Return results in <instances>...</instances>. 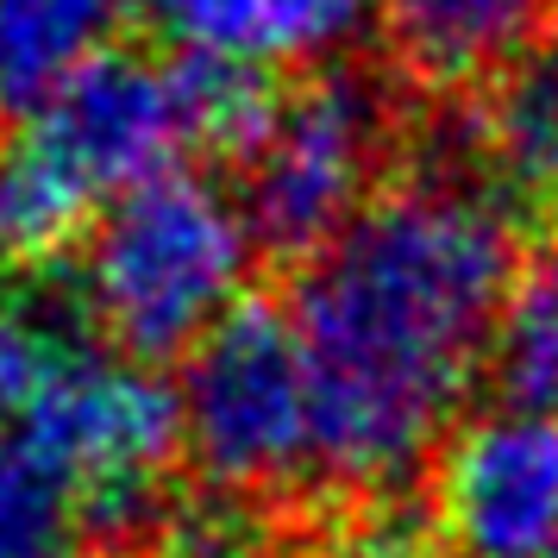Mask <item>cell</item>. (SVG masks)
<instances>
[{
	"instance_id": "obj_1",
	"label": "cell",
	"mask_w": 558,
	"mask_h": 558,
	"mask_svg": "<svg viewBox=\"0 0 558 558\" xmlns=\"http://www.w3.org/2000/svg\"><path fill=\"white\" fill-rule=\"evenodd\" d=\"M514 220L471 177L383 189L295 282L320 477L377 496L439 458L489 364L514 282Z\"/></svg>"
},
{
	"instance_id": "obj_2",
	"label": "cell",
	"mask_w": 558,
	"mask_h": 558,
	"mask_svg": "<svg viewBox=\"0 0 558 558\" xmlns=\"http://www.w3.org/2000/svg\"><path fill=\"white\" fill-rule=\"evenodd\" d=\"M0 421L70 477L82 546L126 558L163 539V489L182 458L177 389L107 352L70 314H0Z\"/></svg>"
},
{
	"instance_id": "obj_3",
	"label": "cell",
	"mask_w": 558,
	"mask_h": 558,
	"mask_svg": "<svg viewBox=\"0 0 558 558\" xmlns=\"http://www.w3.org/2000/svg\"><path fill=\"white\" fill-rule=\"evenodd\" d=\"M252 257V232L220 182L163 170L101 207L76 245L70 307L107 352L157 371L245 302Z\"/></svg>"
},
{
	"instance_id": "obj_4",
	"label": "cell",
	"mask_w": 558,
	"mask_h": 558,
	"mask_svg": "<svg viewBox=\"0 0 558 558\" xmlns=\"http://www.w3.org/2000/svg\"><path fill=\"white\" fill-rule=\"evenodd\" d=\"M396 95L389 82L327 63L277 88V107L245 151L232 157V207L270 264H314L364 207L396 151Z\"/></svg>"
},
{
	"instance_id": "obj_5",
	"label": "cell",
	"mask_w": 558,
	"mask_h": 558,
	"mask_svg": "<svg viewBox=\"0 0 558 558\" xmlns=\"http://www.w3.org/2000/svg\"><path fill=\"white\" fill-rule=\"evenodd\" d=\"M177 414L182 452L214 496L289 502L307 489V477H320L307 357L295 320L277 302L245 295L189 352Z\"/></svg>"
},
{
	"instance_id": "obj_6",
	"label": "cell",
	"mask_w": 558,
	"mask_h": 558,
	"mask_svg": "<svg viewBox=\"0 0 558 558\" xmlns=\"http://www.w3.org/2000/svg\"><path fill=\"white\" fill-rule=\"evenodd\" d=\"M63 202L95 227V214L132 195L138 182L177 170L195 151L182 113L177 63L145 51H107L26 113L7 138Z\"/></svg>"
},
{
	"instance_id": "obj_7",
	"label": "cell",
	"mask_w": 558,
	"mask_h": 558,
	"mask_svg": "<svg viewBox=\"0 0 558 558\" xmlns=\"http://www.w3.org/2000/svg\"><path fill=\"white\" fill-rule=\"evenodd\" d=\"M433 521L446 558H558V421L489 408L439 446Z\"/></svg>"
},
{
	"instance_id": "obj_8",
	"label": "cell",
	"mask_w": 558,
	"mask_h": 558,
	"mask_svg": "<svg viewBox=\"0 0 558 558\" xmlns=\"http://www.w3.org/2000/svg\"><path fill=\"white\" fill-rule=\"evenodd\" d=\"M157 32L189 57H220L239 70H307L352 45L377 0H145Z\"/></svg>"
},
{
	"instance_id": "obj_9",
	"label": "cell",
	"mask_w": 558,
	"mask_h": 558,
	"mask_svg": "<svg viewBox=\"0 0 558 558\" xmlns=\"http://www.w3.org/2000/svg\"><path fill=\"white\" fill-rule=\"evenodd\" d=\"M464 170L514 232L539 227L558 239V76L553 70H508L502 82L477 88L464 113Z\"/></svg>"
},
{
	"instance_id": "obj_10",
	"label": "cell",
	"mask_w": 558,
	"mask_h": 558,
	"mask_svg": "<svg viewBox=\"0 0 558 558\" xmlns=\"http://www.w3.org/2000/svg\"><path fill=\"white\" fill-rule=\"evenodd\" d=\"M553 0H377L396 70L427 88H489L521 70Z\"/></svg>"
},
{
	"instance_id": "obj_11",
	"label": "cell",
	"mask_w": 558,
	"mask_h": 558,
	"mask_svg": "<svg viewBox=\"0 0 558 558\" xmlns=\"http://www.w3.org/2000/svg\"><path fill=\"white\" fill-rule=\"evenodd\" d=\"M132 0H0V107H32L113 51Z\"/></svg>"
},
{
	"instance_id": "obj_12",
	"label": "cell",
	"mask_w": 558,
	"mask_h": 558,
	"mask_svg": "<svg viewBox=\"0 0 558 558\" xmlns=\"http://www.w3.org/2000/svg\"><path fill=\"white\" fill-rule=\"evenodd\" d=\"M483 377L496 389V408L558 421V239L514 264Z\"/></svg>"
},
{
	"instance_id": "obj_13",
	"label": "cell",
	"mask_w": 558,
	"mask_h": 558,
	"mask_svg": "<svg viewBox=\"0 0 558 558\" xmlns=\"http://www.w3.org/2000/svg\"><path fill=\"white\" fill-rule=\"evenodd\" d=\"M82 502L70 477L0 421V558H82Z\"/></svg>"
},
{
	"instance_id": "obj_14",
	"label": "cell",
	"mask_w": 558,
	"mask_h": 558,
	"mask_svg": "<svg viewBox=\"0 0 558 558\" xmlns=\"http://www.w3.org/2000/svg\"><path fill=\"white\" fill-rule=\"evenodd\" d=\"M295 558H439V553L402 508H364V514L352 508L332 527L314 533Z\"/></svg>"
},
{
	"instance_id": "obj_15",
	"label": "cell",
	"mask_w": 558,
	"mask_h": 558,
	"mask_svg": "<svg viewBox=\"0 0 558 558\" xmlns=\"http://www.w3.org/2000/svg\"><path fill=\"white\" fill-rule=\"evenodd\" d=\"M157 558H277V553L239 514H189V521H177L163 533V553Z\"/></svg>"
},
{
	"instance_id": "obj_16",
	"label": "cell",
	"mask_w": 558,
	"mask_h": 558,
	"mask_svg": "<svg viewBox=\"0 0 558 558\" xmlns=\"http://www.w3.org/2000/svg\"><path fill=\"white\" fill-rule=\"evenodd\" d=\"M546 70L558 76V0L546 7Z\"/></svg>"
}]
</instances>
